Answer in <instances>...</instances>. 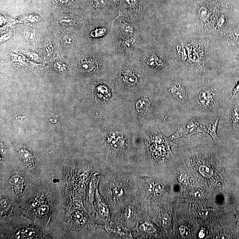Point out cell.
Returning <instances> with one entry per match:
<instances>
[{
    "label": "cell",
    "instance_id": "cell-14",
    "mask_svg": "<svg viewBox=\"0 0 239 239\" xmlns=\"http://www.w3.org/2000/svg\"><path fill=\"white\" fill-rule=\"evenodd\" d=\"M105 32H106V29L104 28H99L92 31L91 33V36L95 38L101 37L105 34Z\"/></svg>",
    "mask_w": 239,
    "mask_h": 239
},
{
    "label": "cell",
    "instance_id": "cell-7",
    "mask_svg": "<svg viewBox=\"0 0 239 239\" xmlns=\"http://www.w3.org/2000/svg\"><path fill=\"white\" fill-rule=\"evenodd\" d=\"M107 230H109V233H112L113 236L116 235V236L122 237L125 238H132L131 237H132L130 233H126V229H125L121 228L117 225H116L115 226V225L111 224L110 226H108Z\"/></svg>",
    "mask_w": 239,
    "mask_h": 239
},
{
    "label": "cell",
    "instance_id": "cell-25",
    "mask_svg": "<svg viewBox=\"0 0 239 239\" xmlns=\"http://www.w3.org/2000/svg\"><path fill=\"white\" fill-rule=\"evenodd\" d=\"M61 2H66L68 1V0H59Z\"/></svg>",
    "mask_w": 239,
    "mask_h": 239
},
{
    "label": "cell",
    "instance_id": "cell-11",
    "mask_svg": "<svg viewBox=\"0 0 239 239\" xmlns=\"http://www.w3.org/2000/svg\"><path fill=\"white\" fill-rule=\"evenodd\" d=\"M199 170L200 172L206 177H210L213 174L212 170L207 166H201L199 168Z\"/></svg>",
    "mask_w": 239,
    "mask_h": 239
},
{
    "label": "cell",
    "instance_id": "cell-13",
    "mask_svg": "<svg viewBox=\"0 0 239 239\" xmlns=\"http://www.w3.org/2000/svg\"><path fill=\"white\" fill-rule=\"evenodd\" d=\"M140 231L146 233H151L154 230L153 226L148 222L143 223L139 226Z\"/></svg>",
    "mask_w": 239,
    "mask_h": 239
},
{
    "label": "cell",
    "instance_id": "cell-3",
    "mask_svg": "<svg viewBox=\"0 0 239 239\" xmlns=\"http://www.w3.org/2000/svg\"><path fill=\"white\" fill-rule=\"evenodd\" d=\"M169 91L174 98L180 102H185L187 100L186 90L180 82H174Z\"/></svg>",
    "mask_w": 239,
    "mask_h": 239
},
{
    "label": "cell",
    "instance_id": "cell-12",
    "mask_svg": "<svg viewBox=\"0 0 239 239\" xmlns=\"http://www.w3.org/2000/svg\"><path fill=\"white\" fill-rule=\"evenodd\" d=\"M59 23L62 25L72 26L75 24V20L72 17H65L60 20Z\"/></svg>",
    "mask_w": 239,
    "mask_h": 239
},
{
    "label": "cell",
    "instance_id": "cell-2",
    "mask_svg": "<svg viewBox=\"0 0 239 239\" xmlns=\"http://www.w3.org/2000/svg\"><path fill=\"white\" fill-rule=\"evenodd\" d=\"M217 100V91L211 88L203 89L198 95L199 103L204 109H212L216 106Z\"/></svg>",
    "mask_w": 239,
    "mask_h": 239
},
{
    "label": "cell",
    "instance_id": "cell-22",
    "mask_svg": "<svg viewBox=\"0 0 239 239\" xmlns=\"http://www.w3.org/2000/svg\"><path fill=\"white\" fill-rule=\"evenodd\" d=\"M27 34L26 35V38H27V39L28 40H31V39H33V34L32 33H27Z\"/></svg>",
    "mask_w": 239,
    "mask_h": 239
},
{
    "label": "cell",
    "instance_id": "cell-16",
    "mask_svg": "<svg viewBox=\"0 0 239 239\" xmlns=\"http://www.w3.org/2000/svg\"><path fill=\"white\" fill-rule=\"evenodd\" d=\"M12 57L14 62L19 63L20 64L24 63L25 61V58L23 55L18 54L12 53L11 55Z\"/></svg>",
    "mask_w": 239,
    "mask_h": 239
},
{
    "label": "cell",
    "instance_id": "cell-15",
    "mask_svg": "<svg viewBox=\"0 0 239 239\" xmlns=\"http://www.w3.org/2000/svg\"><path fill=\"white\" fill-rule=\"evenodd\" d=\"M199 15L201 19L202 20L207 19L209 17V11L206 8L201 7L199 11Z\"/></svg>",
    "mask_w": 239,
    "mask_h": 239
},
{
    "label": "cell",
    "instance_id": "cell-4",
    "mask_svg": "<svg viewBox=\"0 0 239 239\" xmlns=\"http://www.w3.org/2000/svg\"><path fill=\"white\" fill-rule=\"evenodd\" d=\"M96 205L97 211L100 217H102L105 221L108 219L109 217V209L105 202L103 201L98 195V192L96 193Z\"/></svg>",
    "mask_w": 239,
    "mask_h": 239
},
{
    "label": "cell",
    "instance_id": "cell-23",
    "mask_svg": "<svg viewBox=\"0 0 239 239\" xmlns=\"http://www.w3.org/2000/svg\"><path fill=\"white\" fill-rule=\"evenodd\" d=\"M94 1H95L96 4L100 6H101L102 4H103L104 3L103 0H94Z\"/></svg>",
    "mask_w": 239,
    "mask_h": 239
},
{
    "label": "cell",
    "instance_id": "cell-24",
    "mask_svg": "<svg viewBox=\"0 0 239 239\" xmlns=\"http://www.w3.org/2000/svg\"><path fill=\"white\" fill-rule=\"evenodd\" d=\"M180 233L182 234L184 233H185V227H184V226H181V227H180Z\"/></svg>",
    "mask_w": 239,
    "mask_h": 239
},
{
    "label": "cell",
    "instance_id": "cell-17",
    "mask_svg": "<svg viewBox=\"0 0 239 239\" xmlns=\"http://www.w3.org/2000/svg\"><path fill=\"white\" fill-rule=\"evenodd\" d=\"M74 42V38L70 35L65 36L62 39V42L63 45L66 46H69L72 45Z\"/></svg>",
    "mask_w": 239,
    "mask_h": 239
},
{
    "label": "cell",
    "instance_id": "cell-6",
    "mask_svg": "<svg viewBox=\"0 0 239 239\" xmlns=\"http://www.w3.org/2000/svg\"><path fill=\"white\" fill-rule=\"evenodd\" d=\"M220 116L215 119L213 122L206 124L205 125V132L210 135L213 140L214 141H217L218 138L217 136V130L218 126Z\"/></svg>",
    "mask_w": 239,
    "mask_h": 239
},
{
    "label": "cell",
    "instance_id": "cell-18",
    "mask_svg": "<svg viewBox=\"0 0 239 239\" xmlns=\"http://www.w3.org/2000/svg\"><path fill=\"white\" fill-rule=\"evenodd\" d=\"M54 68L55 69L59 72H63L67 70V66L61 62H57L55 64Z\"/></svg>",
    "mask_w": 239,
    "mask_h": 239
},
{
    "label": "cell",
    "instance_id": "cell-10",
    "mask_svg": "<svg viewBox=\"0 0 239 239\" xmlns=\"http://www.w3.org/2000/svg\"><path fill=\"white\" fill-rule=\"evenodd\" d=\"M230 123L234 128H239V104L236 105L230 112L229 115Z\"/></svg>",
    "mask_w": 239,
    "mask_h": 239
},
{
    "label": "cell",
    "instance_id": "cell-21",
    "mask_svg": "<svg viewBox=\"0 0 239 239\" xmlns=\"http://www.w3.org/2000/svg\"><path fill=\"white\" fill-rule=\"evenodd\" d=\"M239 92V82L237 83V84H236V86L235 87V88L233 89V91H232V93H231V98H230V101H231L232 99H233V98L234 97L235 95L237 93Z\"/></svg>",
    "mask_w": 239,
    "mask_h": 239
},
{
    "label": "cell",
    "instance_id": "cell-20",
    "mask_svg": "<svg viewBox=\"0 0 239 239\" xmlns=\"http://www.w3.org/2000/svg\"><path fill=\"white\" fill-rule=\"evenodd\" d=\"M26 55H27V58L31 61H38L40 59V58L38 54L36 53L30 52L27 53Z\"/></svg>",
    "mask_w": 239,
    "mask_h": 239
},
{
    "label": "cell",
    "instance_id": "cell-5",
    "mask_svg": "<svg viewBox=\"0 0 239 239\" xmlns=\"http://www.w3.org/2000/svg\"><path fill=\"white\" fill-rule=\"evenodd\" d=\"M24 180L23 178L19 175H14L10 177L8 180L9 187L13 190L22 191L23 189Z\"/></svg>",
    "mask_w": 239,
    "mask_h": 239
},
{
    "label": "cell",
    "instance_id": "cell-1",
    "mask_svg": "<svg viewBox=\"0 0 239 239\" xmlns=\"http://www.w3.org/2000/svg\"><path fill=\"white\" fill-rule=\"evenodd\" d=\"M205 125L201 119L194 118L178 128L175 133L170 136L169 139L173 140L178 138L187 137L189 139L194 134L202 135L205 132Z\"/></svg>",
    "mask_w": 239,
    "mask_h": 239
},
{
    "label": "cell",
    "instance_id": "cell-9",
    "mask_svg": "<svg viewBox=\"0 0 239 239\" xmlns=\"http://www.w3.org/2000/svg\"><path fill=\"white\" fill-rule=\"evenodd\" d=\"M114 187V188L110 190L112 199L115 201L119 202L120 201L122 200V199H125L126 195L127 190L125 187L117 185Z\"/></svg>",
    "mask_w": 239,
    "mask_h": 239
},
{
    "label": "cell",
    "instance_id": "cell-19",
    "mask_svg": "<svg viewBox=\"0 0 239 239\" xmlns=\"http://www.w3.org/2000/svg\"><path fill=\"white\" fill-rule=\"evenodd\" d=\"M45 52L47 56H51L53 52L54 47L51 43H47L45 47Z\"/></svg>",
    "mask_w": 239,
    "mask_h": 239
},
{
    "label": "cell",
    "instance_id": "cell-8",
    "mask_svg": "<svg viewBox=\"0 0 239 239\" xmlns=\"http://www.w3.org/2000/svg\"><path fill=\"white\" fill-rule=\"evenodd\" d=\"M92 60H83L79 65V68L85 73H92L98 69V64Z\"/></svg>",
    "mask_w": 239,
    "mask_h": 239
}]
</instances>
